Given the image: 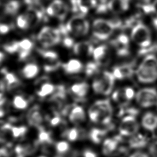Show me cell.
I'll use <instances>...</instances> for the list:
<instances>
[{
	"mask_svg": "<svg viewBox=\"0 0 157 157\" xmlns=\"http://www.w3.org/2000/svg\"><path fill=\"white\" fill-rule=\"evenodd\" d=\"M113 113L112 105L107 99L96 101L90 106L88 111L89 118L92 122L104 125L110 123Z\"/></svg>",
	"mask_w": 157,
	"mask_h": 157,
	"instance_id": "cell-1",
	"label": "cell"
},
{
	"mask_svg": "<svg viewBox=\"0 0 157 157\" xmlns=\"http://www.w3.org/2000/svg\"><path fill=\"white\" fill-rule=\"evenodd\" d=\"M137 80L143 83H150L157 80V58L148 55L136 71Z\"/></svg>",
	"mask_w": 157,
	"mask_h": 157,
	"instance_id": "cell-2",
	"label": "cell"
},
{
	"mask_svg": "<svg viewBox=\"0 0 157 157\" xmlns=\"http://www.w3.org/2000/svg\"><path fill=\"white\" fill-rule=\"evenodd\" d=\"M115 77L112 72L104 71L97 74L93 79L92 88L96 93L104 96H108L113 90Z\"/></svg>",
	"mask_w": 157,
	"mask_h": 157,
	"instance_id": "cell-3",
	"label": "cell"
},
{
	"mask_svg": "<svg viewBox=\"0 0 157 157\" xmlns=\"http://www.w3.org/2000/svg\"><path fill=\"white\" fill-rule=\"evenodd\" d=\"M68 33L75 37L86 36L90 30V23L85 15L77 14L72 17L65 24Z\"/></svg>",
	"mask_w": 157,
	"mask_h": 157,
	"instance_id": "cell-4",
	"label": "cell"
},
{
	"mask_svg": "<svg viewBox=\"0 0 157 157\" xmlns=\"http://www.w3.org/2000/svg\"><path fill=\"white\" fill-rule=\"evenodd\" d=\"M37 39L44 48H48L58 44L62 40V35L59 28L44 26L37 34Z\"/></svg>",
	"mask_w": 157,
	"mask_h": 157,
	"instance_id": "cell-5",
	"label": "cell"
},
{
	"mask_svg": "<svg viewBox=\"0 0 157 157\" xmlns=\"http://www.w3.org/2000/svg\"><path fill=\"white\" fill-rule=\"evenodd\" d=\"M27 128L25 126H15L10 123L0 126V144H10L15 140L25 136Z\"/></svg>",
	"mask_w": 157,
	"mask_h": 157,
	"instance_id": "cell-6",
	"label": "cell"
},
{
	"mask_svg": "<svg viewBox=\"0 0 157 157\" xmlns=\"http://www.w3.org/2000/svg\"><path fill=\"white\" fill-rule=\"evenodd\" d=\"M131 37L142 48L149 47L151 43V34L149 28L140 21L132 28Z\"/></svg>",
	"mask_w": 157,
	"mask_h": 157,
	"instance_id": "cell-7",
	"label": "cell"
},
{
	"mask_svg": "<svg viewBox=\"0 0 157 157\" xmlns=\"http://www.w3.org/2000/svg\"><path fill=\"white\" fill-rule=\"evenodd\" d=\"M115 29L112 20L98 18L94 20L92 25V33L94 38L99 40L107 39Z\"/></svg>",
	"mask_w": 157,
	"mask_h": 157,
	"instance_id": "cell-8",
	"label": "cell"
},
{
	"mask_svg": "<svg viewBox=\"0 0 157 157\" xmlns=\"http://www.w3.org/2000/svg\"><path fill=\"white\" fill-rule=\"evenodd\" d=\"M135 99L144 108L157 106V90L153 88H142L136 93Z\"/></svg>",
	"mask_w": 157,
	"mask_h": 157,
	"instance_id": "cell-9",
	"label": "cell"
},
{
	"mask_svg": "<svg viewBox=\"0 0 157 157\" xmlns=\"http://www.w3.org/2000/svg\"><path fill=\"white\" fill-rule=\"evenodd\" d=\"M139 124L136 116L128 115L121 118L118 126V132L122 137H131L138 133Z\"/></svg>",
	"mask_w": 157,
	"mask_h": 157,
	"instance_id": "cell-10",
	"label": "cell"
},
{
	"mask_svg": "<svg viewBox=\"0 0 157 157\" xmlns=\"http://www.w3.org/2000/svg\"><path fill=\"white\" fill-rule=\"evenodd\" d=\"M45 11L50 17L63 21L67 15L69 7L63 0H53L47 7Z\"/></svg>",
	"mask_w": 157,
	"mask_h": 157,
	"instance_id": "cell-11",
	"label": "cell"
},
{
	"mask_svg": "<svg viewBox=\"0 0 157 157\" xmlns=\"http://www.w3.org/2000/svg\"><path fill=\"white\" fill-rule=\"evenodd\" d=\"M135 91L134 89L129 86H124L118 88L112 93L113 101L118 104L120 107L128 105L132 99L135 98Z\"/></svg>",
	"mask_w": 157,
	"mask_h": 157,
	"instance_id": "cell-12",
	"label": "cell"
},
{
	"mask_svg": "<svg viewBox=\"0 0 157 157\" xmlns=\"http://www.w3.org/2000/svg\"><path fill=\"white\" fill-rule=\"evenodd\" d=\"M37 52L47 62L44 66V69L46 72H54L61 66V64L58 58V55L55 52L37 49Z\"/></svg>",
	"mask_w": 157,
	"mask_h": 157,
	"instance_id": "cell-13",
	"label": "cell"
},
{
	"mask_svg": "<svg viewBox=\"0 0 157 157\" xmlns=\"http://www.w3.org/2000/svg\"><path fill=\"white\" fill-rule=\"evenodd\" d=\"M110 43L119 56L124 57L129 54V38L125 34H119Z\"/></svg>",
	"mask_w": 157,
	"mask_h": 157,
	"instance_id": "cell-14",
	"label": "cell"
},
{
	"mask_svg": "<svg viewBox=\"0 0 157 157\" xmlns=\"http://www.w3.org/2000/svg\"><path fill=\"white\" fill-rule=\"evenodd\" d=\"M69 120L74 124H80L83 123L86 118L84 109L80 105H73L66 110Z\"/></svg>",
	"mask_w": 157,
	"mask_h": 157,
	"instance_id": "cell-15",
	"label": "cell"
},
{
	"mask_svg": "<svg viewBox=\"0 0 157 157\" xmlns=\"http://www.w3.org/2000/svg\"><path fill=\"white\" fill-rule=\"evenodd\" d=\"M26 119L28 124L33 127L38 129L42 128V125L44 121V117L37 106L33 107L27 113Z\"/></svg>",
	"mask_w": 157,
	"mask_h": 157,
	"instance_id": "cell-16",
	"label": "cell"
},
{
	"mask_svg": "<svg viewBox=\"0 0 157 157\" xmlns=\"http://www.w3.org/2000/svg\"><path fill=\"white\" fill-rule=\"evenodd\" d=\"M93 56L94 61L100 66L107 65L110 61V52L105 45H101L94 48Z\"/></svg>",
	"mask_w": 157,
	"mask_h": 157,
	"instance_id": "cell-17",
	"label": "cell"
},
{
	"mask_svg": "<svg viewBox=\"0 0 157 157\" xmlns=\"http://www.w3.org/2000/svg\"><path fill=\"white\" fill-rule=\"evenodd\" d=\"M121 136L105 139L102 143V152L106 156L113 155L120 148L121 138Z\"/></svg>",
	"mask_w": 157,
	"mask_h": 157,
	"instance_id": "cell-18",
	"label": "cell"
},
{
	"mask_svg": "<svg viewBox=\"0 0 157 157\" xmlns=\"http://www.w3.org/2000/svg\"><path fill=\"white\" fill-rule=\"evenodd\" d=\"M134 72L132 63H126L113 67L112 73L117 79H124L131 77Z\"/></svg>",
	"mask_w": 157,
	"mask_h": 157,
	"instance_id": "cell-19",
	"label": "cell"
},
{
	"mask_svg": "<svg viewBox=\"0 0 157 157\" xmlns=\"http://www.w3.org/2000/svg\"><path fill=\"white\" fill-rule=\"evenodd\" d=\"M93 45L89 41H80L75 43L72 47L73 53L77 56H90L93 55Z\"/></svg>",
	"mask_w": 157,
	"mask_h": 157,
	"instance_id": "cell-20",
	"label": "cell"
},
{
	"mask_svg": "<svg viewBox=\"0 0 157 157\" xmlns=\"http://www.w3.org/2000/svg\"><path fill=\"white\" fill-rule=\"evenodd\" d=\"M34 48L33 42L29 39H23L19 41V48L17 52L18 59L24 61L28 58Z\"/></svg>",
	"mask_w": 157,
	"mask_h": 157,
	"instance_id": "cell-21",
	"label": "cell"
},
{
	"mask_svg": "<svg viewBox=\"0 0 157 157\" xmlns=\"http://www.w3.org/2000/svg\"><path fill=\"white\" fill-rule=\"evenodd\" d=\"M39 133L37 139V145L40 146L44 151L48 153L53 145V142L50 133L45 131L42 128H39Z\"/></svg>",
	"mask_w": 157,
	"mask_h": 157,
	"instance_id": "cell-22",
	"label": "cell"
},
{
	"mask_svg": "<svg viewBox=\"0 0 157 157\" xmlns=\"http://www.w3.org/2000/svg\"><path fill=\"white\" fill-rule=\"evenodd\" d=\"M141 124L147 131H155L157 129V114L151 112L145 113L141 119Z\"/></svg>",
	"mask_w": 157,
	"mask_h": 157,
	"instance_id": "cell-23",
	"label": "cell"
},
{
	"mask_svg": "<svg viewBox=\"0 0 157 157\" xmlns=\"http://www.w3.org/2000/svg\"><path fill=\"white\" fill-rule=\"evenodd\" d=\"M61 67L65 73L70 75L80 73L84 69L82 63L77 59L69 60L66 63L62 64Z\"/></svg>",
	"mask_w": 157,
	"mask_h": 157,
	"instance_id": "cell-24",
	"label": "cell"
},
{
	"mask_svg": "<svg viewBox=\"0 0 157 157\" xmlns=\"http://www.w3.org/2000/svg\"><path fill=\"white\" fill-rule=\"evenodd\" d=\"M129 7V0H110L108 9L115 13H121L126 11Z\"/></svg>",
	"mask_w": 157,
	"mask_h": 157,
	"instance_id": "cell-25",
	"label": "cell"
},
{
	"mask_svg": "<svg viewBox=\"0 0 157 157\" xmlns=\"http://www.w3.org/2000/svg\"><path fill=\"white\" fill-rule=\"evenodd\" d=\"M89 91V85L85 82L74 83L71 86V94L77 99L84 98Z\"/></svg>",
	"mask_w": 157,
	"mask_h": 157,
	"instance_id": "cell-26",
	"label": "cell"
},
{
	"mask_svg": "<svg viewBox=\"0 0 157 157\" xmlns=\"http://www.w3.org/2000/svg\"><path fill=\"white\" fill-rule=\"evenodd\" d=\"M4 74V82L8 90H14L20 86V81L18 78L12 72L6 71L4 69L2 71Z\"/></svg>",
	"mask_w": 157,
	"mask_h": 157,
	"instance_id": "cell-27",
	"label": "cell"
},
{
	"mask_svg": "<svg viewBox=\"0 0 157 157\" xmlns=\"http://www.w3.org/2000/svg\"><path fill=\"white\" fill-rule=\"evenodd\" d=\"M108 130L98 128H92L88 132L89 139L94 144H99L104 141L107 136Z\"/></svg>",
	"mask_w": 157,
	"mask_h": 157,
	"instance_id": "cell-28",
	"label": "cell"
},
{
	"mask_svg": "<svg viewBox=\"0 0 157 157\" xmlns=\"http://www.w3.org/2000/svg\"><path fill=\"white\" fill-rule=\"evenodd\" d=\"M85 136V132L78 128H72L64 131L63 137L67 140L74 142L83 138Z\"/></svg>",
	"mask_w": 157,
	"mask_h": 157,
	"instance_id": "cell-29",
	"label": "cell"
},
{
	"mask_svg": "<svg viewBox=\"0 0 157 157\" xmlns=\"http://www.w3.org/2000/svg\"><path fill=\"white\" fill-rule=\"evenodd\" d=\"M39 72V66L34 63L26 64L21 71V74L23 77L27 79L34 78Z\"/></svg>",
	"mask_w": 157,
	"mask_h": 157,
	"instance_id": "cell-30",
	"label": "cell"
},
{
	"mask_svg": "<svg viewBox=\"0 0 157 157\" xmlns=\"http://www.w3.org/2000/svg\"><path fill=\"white\" fill-rule=\"evenodd\" d=\"M21 4L18 0H10L3 7V13L7 16H14L19 11Z\"/></svg>",
	"mask_w": 157,
	"mask_h": 157,
	"instance_id": "cell-31",
	"label": "cell"
},
{
	"mask_svg": "<svg viewBox=\"0 0 157 157\" xmlns=\"http://www.w3.org/2000/svg\"><path fill=\"white\" fill-rule=\"evenodd\" d=\"M130 137L131 138L128 141V145L132 148H142L148 143L147 137L140 134L137 133Z\"/></svg>",
	"mask_w": 157,
	"mask_h": 157,
	"instance_id": "cell-32",
	"label": "cell"
},
{
	"mask_svg": "<svg viewBox=\"0 0 157 157\" xmlns=\"http://www.w3.org/2000/svg\"><path fill=\"white\" fill-rule=\"evenodd\" d=\"M56 89V86L53 83L44 81L37 91V94L40 98H45L52 94Z\"/></svg>",
	"mask_w": 157,
	"mask_h": 157,
	"instance_id": "cell-33",
	"label": "cell"
},
{
	"mask_svg": "<svg viewBox=\"0 0 157 157\" xmlns=\"http://www.w3.org/2000/svg\"><path fill=\"white\" fill-rule=\"evenodd\" d=\"M12 104L15 108L20 110L26 109L29 105V100L21 95H16L13 97Z\"/></svg>",
	"mask_w": 157,
	"mask_h": 157,
	"instance_id": "cell-34",
	"label": "cell"
},
{
	"mask_svg": "<svg viewBox=\"0 0 157 157\" xmlns=\"http://www.w3.org/2000/svg\"><path fill=\"white\" fill-rule=\"evenodd\" d=\"M99 65L94 62L88 63L84 67L85 73L87 77H92L99 73Z\"/></svg>",
	"mask_w": 157,
	"mask_h": 157,
	"instance_id": "cell-35",
	"label": "cell"
},
{
	"mask_svg": "<svg viewBox=\"0 0 157 157\" xmlns=\"http://www.w3.org/2000/svg\"><path fill=\"white\" fill-rule=\"evenodd\" d=\"M16 24L18 28L22 30H26L31 28L29 22L25 13L18 15L16 19Z\"/></svg>",
	"mask_w": 157,
	"mask_h": 157,
	"instance_id": "cell-36",
	"label": "cell"
},
{
	"mask_svg": "<svg viewBox=\"0 0 157 157\" xmlns=\"http://www.w3.org/2000/svg\"><path fill=\"white\" fill-rule=\"evenodd\" d=\"M19 48V41L13 40L3 45V49L8 53H17Z\"/></svg>",
	"mask_w": 157,
	"mask_h": 157,
	"instance_id": "cell-37",
	"label": "cell"
},
{
	"mask_svg": "<svg viewBox=\"0 0 157 157\" xmlns=\"http://www.w3.org/2000/svg\"><path fill=\"white\" fill-rule=\"evenodd\" d=\"M55 149L56 151V153L61 154L67 152L68 151L71 150V148L67 142L60 141L56 143V144L55 145Z\"/></svg>",
	"mask_w": 157,
	"mask_h": 157,
	"instance_id": "cell-38",
	"label": "cell"
},
{
	"mask_svg": "<svg viewBox=\"0 0 157 157\" xmlns=\"http://www.w3.org/2000/svg\"><path fill=\"white\" fill-rule=\"evenodd\" d=\"M141 8L145 13H155L157 17V0H155L151 3L144 4L141 6Z\"/></svg>",
	"mask_w": 157,
	"mask_h": 157,
	"instance_id": "cell-39",
	"label": "cell"
},
{
	"mask_svg": "<svg viewBox=\"0 0 157 157\" xmlns=\"http://www.w3.org/2000/svg\"><path fill=\"white\" fill-rule=\"evenodd\" d=\"M47 120L49 124L52 126H56L61 122V118L56 112H54L52 115L47 117Z\"/></svg>",
	"mask_w": 157,
	"mask_h": 157,
	"instance_id": "cell-40",
	"label": "cell"
},
{
	"mask_svg": "<svg viewBox=\"0 0 157 157\" xmlns=\"http://www.w3.org/2000/svg\"><path fill=\"white\" fill-rule=\"evenodd\" d=\"M12 29V26L7 23L0 21V34H7Z\"/></svg>",
	"mask_w": 157,
	"mask_h": 157,
	"instance_id": "cell-41",
	"label": "cell"
},
{
	"mask_svg": "<svg viewBox=\"0 0 157 157\" xmlns=\"http://www.w3.org/2000/svg\"><path fill=\"white\" fill-rule=\"evenodd\" d=\"M78 152L76 150L71 149L67 152H66L64 153H61V154L56 153L55 157H78Z\"/></svg>",
	"mask_w": 157,
	"mask_h": 157,
	"instance_id": "cell-42",
	"label": "cell"
},
{
	"mask_svg": "<svg viewBox=\"0 0 157 157\" xmlns=\"http://www.w3.org/2000/svg\"><path fill=\"white\" fill-rule=\"evenodd\" d=\"M82 157H97V155L94 151L90 149H86L83 151Z\"/></svg>",
	"mask_w": 157,
	"mask_h": 157,
	"instance_id": "cell-43",
	"label": "cell"
},
{
	"mask_svg": "<svg viewBox=\"0 0 157 157\" xmlns=\"http://www.w3.org/2000/svg\"><path fill=\"white\" fill-rule=\"evenodd\" d=\"M129 157H149L148 155L145 152L137 151L131 154Z\"/></svg>",
	"mask_w": 157,
	"mask_h": 157,
	"instance_id": "cell-44",
	"label": "cell"
},
{
	"mask_svg": "<svg viewBox=\"0 0 157 157\" xmlns=\"http://www.w3.org/2000/svg\"><path fill=\"white\" fill-rule=\"evenodd\" d=\"M0 157H10L9 153L7 150L3 148H0Z\"/></svg>",
	"mask_w": 157,
	"mask_h": 157,
	"instance_id": "cell-45",
	"label": "cell"
},
{
	"mask_svg": "<svg viewBox=\"0 0 157 157\" xmlns=\"http://www.w3.org/2000/svg\"><path fill=\"white\" fill-rule=\"evenodd\" d=\"M5 59V54L0 51V64L3 62V61Z\"/></svg>",
	"mask_w": 157,
	"mask_h": 157,
	"instance_id": "cell-46",
	"label": "cell"
},
{
	"mask_svg": "<svg viewBox=\"0 0 157 157\" xmlns=\"http://www.w3.org/2000/svg\"><path fill=\"white\" fill-rule=\"evenodd\" d=\"M139 1H140L142 3H144V4H147V3H149L150 2L151 0H139Z\"/></svg>",
	"mask_w": 157,
	"mask_h": 157,
	"instance_id": "cell-47",
	"label": "cell"
},
{
	"mask_svg": "<svg viewBox=\"0 0 157 157\" xmlns=\"http://www.w3.org/2000/svg\"><path fill=\"white\" fill-rule=\"evenodd\" d=\"M37 157H46L45 156H37Z\"/></svg>",
	"mask_w": 157,
	"mask_h": 157,
	"instance_id": "cell-48",
	"label": "cell"
},
{
	"mask_svg": "<svg viewBox=\"0 0 157 157\" xmlns=\"http://www.w3.org/2000/svg\"><path fill=\"white\" fill-rule=\"evenodd\" d=\"M75 1V0H70V2H71V1Z\"/></svg>",
	"mask_w": 157,
	"mask_h": 157,
	"instance_id": "cell-49",
	"label": "cell"
}]
</instances>
